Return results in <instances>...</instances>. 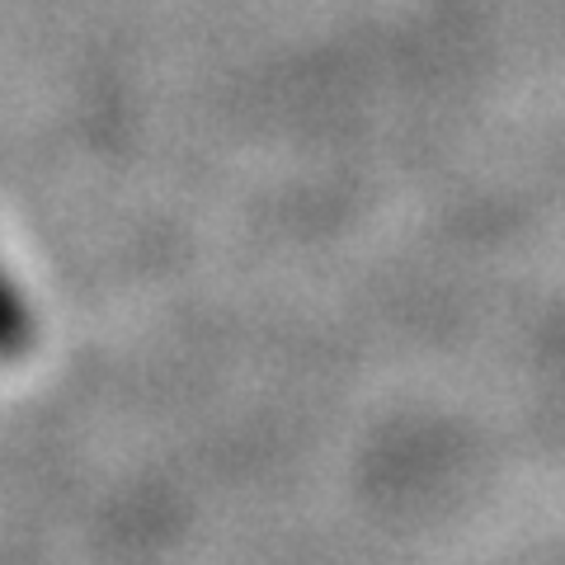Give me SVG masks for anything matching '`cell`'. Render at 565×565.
Returning <instances> with one entry per match:
<instances>
[{
	"mask_svg": "<svg viewBox=\"0 0 565 565\" xmlns=\"http://www.w3.org/2000/svg\"><path fill=\"white\" fill-rule=\"evenodd\" d=\"M33 349V316L14 278L0 269V363H14Z\"/></svg>",
	"mask_w": 565,
	"mask_h": 565,
	"instance_id": "6da1fadb",
	"label": "cell"
}]
</instances>
